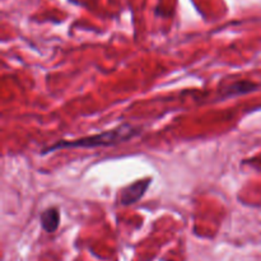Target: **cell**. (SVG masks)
Instances as JSON below:
<instances>
[{"label":"cell","mask_w":261,"mask_h":261,"mask_svg":"<svg viewBox=\"0 0 261 261\" xmlns=\"http://www.w3.org/2000/svg\"><path fill=\"white\" fill-rule=\"evenodd\" d=\"M256 89V84L251 83V82H236V83L231 84L227 87L223 91V98H229V97L239 96V94L249 93Z\"/></svg>","instance_id":"277c9868"},{"label":"cell","mask_w":261,"mask_h":261,"mask_svg":"<svg viewBox=\"0 0 261 261\" xmlns=\"http://www.w3.org/2000/svg\"><path fill=\"white\" fill-rule=\"evenodd\" d=\"M140 130H142L140 127L134 126V125L124 124L115 127V129L109 130V132L101 133V134L89 135V137L81 138V139L75 140H61V142H58L56 144L46 148L42 152V154L55 152L58 149H65V148H84V149H89V148L111 147V145L125 143L132 139V138L137 137L138 134L142 133Z\"/></svg>","instance_id":"6da1fadb"},{"label":"cell","mask_w":261,"mask_h":261,"mask_svg":"<svg viewBox=\"0 0 261 261\" xmlns=\"http://www.w3.org/2000/svg\"><path fill=\"white\" fill-rule=\"evenodd\" d=\"M149 185L150 178H147V180L135 181L132 185L126 186L121 191V199H120V201H121L122 205H132V204H135L137 201H139L144 196L145 191L148 190Z\"/></svg>","instance_id":"7a4b0ae2"},{"label":"cell","mask_w":261,"mask_h":261,"mask_svg":"<svg viewBox=\"0 0 261 261\" xmlns=\"http://www.w3.org/2000/svg\"><path fill=\"white\" fill-rule=\"evenodd\" d=\"M40 221L43 231L48 232V233H54L58 229L59 223H60V213H59V209L54 208V206L45 209L41 213Z\"/></svg>","instance_id":"3957f363"}]
</instances>
